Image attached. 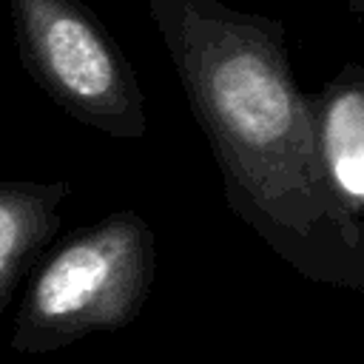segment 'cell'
<instances>
[{
	"mask_svg": "<svg viewBox=\"0 0 364 364\" xmlns=\"http://www.w3.org/2000/svg\"><path fill=\"white\" fill-rule=\"evenodd\" d=\"M228 208L301 279L364 296V222L333 182L284 23L222 0H148Z\"/></svg>",
	"mask_w": 364,
	"mask_h": 364,
	"instance_id": "obj_1",
	"label": "cell"
},
{
	"mask_svg": "<svg viewBox=\"0 0 364 364\" xmlns=\"http://www.w3.org/2000/svg\"><path fill=\"white\" fill-rule=\"evenodd\" d=\"M156 276L151 225L119 208L68 236L31 276L11 327V350L54 353L94 333L131 324Z\"/></svg>",
	"mask_w": 364,
	"mask_h": 364,
	"instance_id": "obj_2",
	"label": "cell"
},
{
	"mask_svg": "<svg viewBox=\"0 0 364 364\" xmlns=\"http://www.w3.org/2000/svg\"><path fill=\"white\" fill-rule=\"evenodd\" d=\"M28 77L77 122L114 139H142L145 97L128 57L80 0H9Z\"/></svg>",
	"mask_w": 364,
	"mask_h": 364,
	"instance_id": "obj_3",
	"label": "cell"
},
{
	"mask_svg": "<svg viewBox=\"0 0 364 364\" xmlns=\"http://www.w3.org/2000/svg\"><path fill=\"white\" fill-rule=\"evenodd\" d=\"M68 196L65 179H0V316L40 250L57 236Z\"/></svg>",
	"mask_w": 364,
	"mask_h": 364,
	"instance_id": "obj_4",
	"label": "cell"
},
{
	"mask_svg": "<svg viewBox=\"0 0 364 364\" xmlns=\"http://www.w3.org/2000/svg\"><path fill=\"white\" fill-rule=\"evenodd\" d=\"M321 159L358 210L364 205V65L347 63L318 94H310Z\"/></svg>",
	"mask_w": 364,
	"mask_h": 364,
	"instance_id": "obj_5",
	"label": "cell"
},
{
	"mask_svg": "<svg viewBox=\"0 0 364 364\" xmlns=\"http://www.w3.org/2000/svg\"><path fill=\"white\" fill-rule=\"evenodd\" d=\"M347 6H350V9L364 20V0H347Z\"/></svg>",
	"mask_w": 364,
	"mask_h": 364,
	"instance_id": "obj_6",
	"label": "cell"
}]
</instances>
